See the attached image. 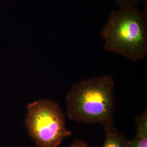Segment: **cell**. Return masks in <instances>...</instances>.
<instances>
[{"label":"cell","instance_id":"4","mask_svg":"<svg viewBox=\"0 0 147 147\" xmlns=\"http://www.w3.org/2000/svg\"><path fill=\"white\" fill-rule=\"evenodd\" d=\"M136 135L129 140L127 147H147V110L146 108L141 115L135 119Z\"/></svg>","mask_w":147,"mask_h":147},{"label":"cell","instance_id":"6","mask_svg":"<svg viewBox=\"0 0 147 147\" xmlns=\"http://www.w3.org/2000/svg\"><path fill=\"white\" fill-rule=\"evenodd\" d=\"M141 0H116L117 5L121 8H129L134 7Z\"/></svg>","mask_w":147,"mask_h":147},{"label":"cell","instance_id":"5","mask_svg":"<svg viewBox=\"0 0 147 147\" xmlns=\"http://www.w3.org/2000/svg\"><path fill=\"white\" fill-rule=\"evenodd\" d=\"M104 127L105 141L102 147H127L129 140L113 124Z\"/></svg>","mask_w":147,"mask_h":147},{"label":"cell","instance_id":"3","mask_svg":"<svg viewBox=\"0 0 147 147\" xmlns=\"http://www.w3.org/2000/svg\"><path fill=\"white\" fill-rule=\"evenodd\" d=\"M25 125L39 147H57L71 135L65 124V116L55 100L42 99L27 106Z\"/></svg>","mask_w":147,"mask_h":147},{"label":"cell","instance_id":"2","mask_svg":"<svg viewBox=\"0 0 147 147\" xmlns=\"http://www.w3.org/2000/svg\"><path fill=\"white\" fill-rule=\"evenodd\" d=\"M100 35L106 51L134 62L147 56V16L135 6L111 11Z\"/></svg>","mask_w":147,"mask_h":147},{"label":"cell","instance_id":"1","mask_svg":"<svg viewBox=\"0 0 147 147\" xmlns=\"http://www.w3.org/2000/svg\"><path fill=\"white\" fill-rule=\"evenodd\" d=\"M115 80L110 74L84 80L72 86L66 96L67 115L83 123L113 124Z\"/></svg>","mask_w":147,"mask_h":147},{"label":"cell","instance_id":"7","mask_svg":"<svg viewBox=\"0 0 147 147\" xmlns=\"http://www.w3.org/2000/svg\"><path fill=\"white\" fill-rule=\"evenodd\" d=\"M66 147H88L87 143L82 140H76L70 145Z\"/></svg>","mask_w":147,"mask_h":147}]
</instances>
